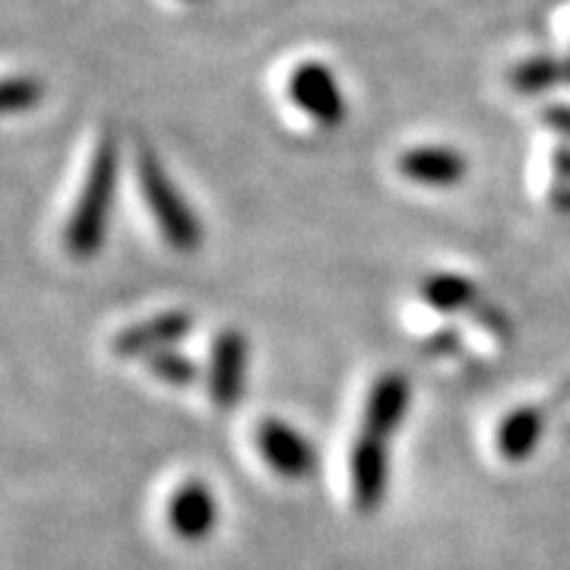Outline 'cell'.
Segmentation results:
<instances>
[{
	"label": "cell",
	"mask_w": 570,
	"mask_h": 570,
	"mask_svg": "<svg viewBox=\"0 0 570 570\" xmlns=\"http://www.w3.org/2000/svg\"><path fill=\"white\" fill-rule=\"evenodd\" d=\"M115 184H118V149L115 140L105 137L96 146V156L89 165V175L82 181V194L73 216L63 228V245L73 257H92L99 254L105 242V228H108V216H111V204H115Z\"/></svg>",
	"instance_id": "cell-1"
},
{
	"label": "cell",
	"mask_w": 570,
	"mask_h": 570,
	"mask_svg": "<svg viewBox=\"0 0 570 570\" xmlns=\"http://www.w3.org/2000/svg\"><path fill=\"white\" fill-rule=\"evenodd\" d=\"M137 171H140V187L146 204L153 209V219L163 232L165 245L171 250L190 254L200 245V223L194 219L190 206L184 204V197L175 190V184L168 181L163 163L156 159V153L140 149L137 156Z\"/></svg>",
	"instance_id": "cell-2"
},
{
	"label": "cell",
	"mask_w": 570,
	"mask_h": 570,
	"mask_svg": "<svg viewBox=\"0 0 570 570\" xmlns=\"http://www.w3.org/2000/svg\"><path fill=\"white\" fill-rule=\"evenodd\" d=\"M348 479H352V504L362 513L384 508L390 489V441L362 434L348 453Z\"/></svg>",
	"instance_id": "cell-3"
},
{
	"label": "cell",
	"mask_w": 570,
	"mask_h": 570,
	"mask_svg": "<svg viewBox=\"0 0 570 570\" xmlns=\"http://www.w3.org/2000/svg\"><path fill=\"white\" fill-rule=\"evenodd\" d=\"M257 450L266 460V466L283 479H292V482L311 479L317 472L314 444L298 428H292L283 419H264L257 425Z\"/></svg>",
	"instance_id": "cell-4"
},
{
	"label": "cell",
	"mask_w": 570,
	"mask_h": 570,
	"mask_svg": "<svg viewBox=\"0 0 570 570\" xmlns=\"http://www.w3.org/2000/svg\"><path fill=\"white\" fill-rule=\"evenodd\" d=\"M247 374V340L238 330H223L213 343L209 358V400L219 412H232L242 403Z\"/></svg>",
	"instance_id": "cell-5"
},
{
	"label": "cell",
	"mask_w": 570,
	"mask_h": 570,
	"mask_svg": "<svg viewBox=\"0 0 570 570\" xmlns=\"http://www.w3.org/2000/svg\"><path fill=\"white\" fill-rule=\"evenodd\" d=\"M168 527L184 542H204L219 523V504L213 489L200 479H187L168 498Z\"/></svg>",
	"instance_id": "cell-6"
},
{
	"label": "cell",
	"mask_w": 570,
	"mask_h": 570,
	"mask_svg": "<svg viewBox=\"0 0 570 570\" xmlns=\"http://www.w3.org/2000/svg\"><path fill=\"white\" fill-rule=\"evenodd\" d=\"M194 330V314L187 311H165L149 321H140L134 326H124L121 333L111 340V352L118 358H149L163 348H171L181 343L184 336Z\"/></svg>",
	"instance_id": "cell-7"
},
{
	"label": "cell",
	"mask_w": 570,
	"mask_h": 570,
	"mask_svg": "<svg viewBox=\"0 0 570 570\" xmlns=\"http://www.w3.org/2000/svg\"><path fill=\"white\" fill-rule=\"evenodd\" d=\"M288 96L295 99V105H298L302 111H307L314 121L324 124V127H336V124L343 121V115H346V105H343V96H340V89H336L333 73L314 61L302 63V67L292 73V80H288Z\"/></svg>",
	"instance_id": "cell-8"
},
{
	"label": "cell",
	"mask_w": 570,
	"mask_h": 570,
	"mask_svg": "<svg viewBox=\"0 0 570 570\" xmlns=\"http://www.w3.org/2000/svg\"><path fill=\"white\" fill-rule=\"evenodd\" d=\"M409 409V381L400 371L381 374L365 400V415H362V434L393 441V434L400 431Z\"/></svg>",
	"instance_id": "cell-9"
},
{
	"label": "cell",
	"mask_w": 570,
	"mask_h": 570,
	"mask_svg": "<svg viewBox=\"0 0 570 570\" xmlns=\"http://www.w3.org/2000/svg\"><path fill=\"white\" fill-rule=\"evenodd\" d=\"M396 165H400V175H406L409 181L425 184V187H450V184L463 181V175H466V159L448 146L409 149Z\"/></svg>",
	"instance_id": "cell-10"
},
{
	"label": "cell",
	"mask_w": 570,
	"mask_h": 570,
	"mask_svg": "<svg viewBox=\"0 0 570 570\" xmlns=\"http://www.w3.org/2000/svg\"><path fill=\"white\" fill-rule=\"evenodd\" d=\"M546 425H549V406L513 409L508 419L498 425V453L510 463L527 460L539 448Z\"/></svg>",
	"instance_id": "cell-11"
},
{
	"label": "cell",
	"mask_w": 570,
	"mask_h": 570,
	"mask_svg": "<svg viewBox=\"0 0 570 570\" xmlns=\"http://www.w3.org/2000/svg\"><path fill=\"white\" fill-rule=\"evenodd\" d=\"M422 302L438 314H460L469 307L479 305V288L469 283L466 276L456 273H434L428 276L422 288H419Z\"/></svg>",
	"instance_id": "cell-12"
},
{
	"label": "cell",
	"mask_w": 570,
	"mask_h": 570,
	"mask_svg": "<svg viewBox=\"0 0 570 570\" xmlns=\"http://www.w3.org/2000/svg\"><path fill=\"white\" fill-rule=\"evenodd\" d=\"M146 365H149V374H156L159 381L171 384V387H190L200 377L197 362L190 355L178 352V348H163V352L149 355Z\"/></svg>",
	"instance_id": "cell-13"
},
{
	"label": "cell",
	"mask_w": 570,
	"mask_h": 570,
	"mask_svg": "<svg viewBox=\"0 0 570 570\" xmlns=\"http://www.w3.org/2000/svg\"><path fill=\"white\" fill-rule=\"evenodd\" d=\"M41 89L36 80H7L3 82V111L7 115H17L22 108H32V105L39 102Z\"/></svg>",
	"instance_id": "cell-14"
},
{
	"label": "cell",
	"mask_w": 570,
	"mask_h": 570,
	"mask_svg": "<svg viewBox=\"0 0 570 570\" xmlns=\"http://www.w3.org/2000/svg\"><path fill=\"white\" fill-rule=\"evenodd\" d=\"M558 63L554 61H530L523 63L517 73H513V82L523 89V92H532V89H542V86H549L551 80H558Z\"/></svg>",
	"instance_id": "cell-15"
},
{
	"label": "cell",
	"mask_w": 570,
	"mask_h": 570,
	"mask_svg": "<svg viewBox=\"0 0 570 570\" xmlns=\"http://www.w3.org/2000/svg\"><path fill=\"white\" fill-rule=\"evenodd\" d=\"M554 163H558V204L570 209V153L568 149H561L558 156H554Z\"/></svg>",
	"instance_id": "cell-16"
},
{
	"label": "cell",
	"mask_w": 570,
	"mask_h": 570,
	"mask_svg": "<svg viewBox=\"0 0 570 570\" xmlns=\"http://www.w3.org/2000/svg\"><path fill=\"white\" fill-rule=\"evenodd\" d=\"M549 121L558 127V130H570V108H551Z\"/></svg>",
	"instance_id": "cell-17"
}]
</instances>
